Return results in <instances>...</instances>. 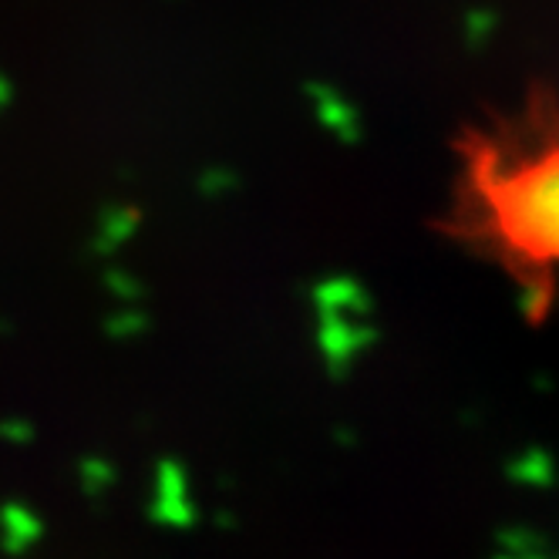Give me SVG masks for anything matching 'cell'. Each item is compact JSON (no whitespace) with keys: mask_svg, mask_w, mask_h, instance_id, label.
<instances>
[{"mask_svg":"<svg viewBox=\"0 0 559 559\" xmlns=\"http://www.w3.org/2000/svg\"><path fill=\"white\" fill-rule=\"evenodd\" d=\"M462 219L523 284L549 300L559 290V126L533 115L465 145Z\"/></svg>","mask_w":559,"mask_h":559,"instance_id":"obj_1","label":"cell"}]
</instances>
